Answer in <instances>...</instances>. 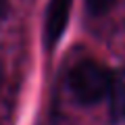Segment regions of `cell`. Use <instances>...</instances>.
I'll use <instances>...</instances> for the list:
<instances>
[{
	"mask_svg": "<svg viewBox=\"0 0 125 125\" xmlns=\"http://www.w3.org/2000/svg\"><path fill=\"white\" fill-rule=\"evenodd\" d=\"M111 73L104 65L96 61H81L69 73V88L81 104H96L108 96Z\"/></svg>",
	"mask_w": 125,
	"mask_h": 125,
	"instance_id": "1",
	"label": "cell"
},
{
	"mask_svg": "<svg viewBox=\"0 0 125 125\" xmlns=\"http://www.w3.org/2000/svg\"><path fill=\"white\" fill-rule=\"evenodd\" d=\"M73 0H50L44 17V44L46 48H54L62 38L69 23Z\"/></svg>",
	"mask_w": 125,
	"mask_h": 125,
	"instance_id": "2",
	"label": "cell"
},
{
	"mask_svg": "<svg viewBox=\"0 0 125 125\" xmlns=\"http://www.w3.org/2000/svg\"><path fill=\"white\" fill-rule=\"evenodd\" d=\"M108 104L111 117L115 121H125V71L111 73V88H108Z\"/></svg>",
	"mask_w": 125,
	"mask_h": 125,
	"instance_id": "3",
	"label": "cell"
},
{
	"mask_svg": "<svg viewBox=\"0 0 125 125\" xmlns=\"http://www.w3.org/2000/svg\"><path fill=\"white\" fill-rule=\"evenodd\" d=\"M117 0H85V9H88L90 15L94 17H100V15L108 13V10L115 6Z\"/></svg>",
	"mask_w": 125,
	"mask_h": 125,
	"instance_id": "4",
	"label": "cell"
},
{
	"mask_svg": "<svg viewBox=\"0 0 125 125\" xmlns=\"http://www.w3.org/2000/svg\"><path fill=\"white\" fill-rule=\"evenodd\" d=\"M4 9H6V0H0V19L4 15Z\"/></svg>",
	"mask_w": 125,
	"mask_h": 125,
	"instance_id": "5",
	"label": "cell"
}]
</instances>
